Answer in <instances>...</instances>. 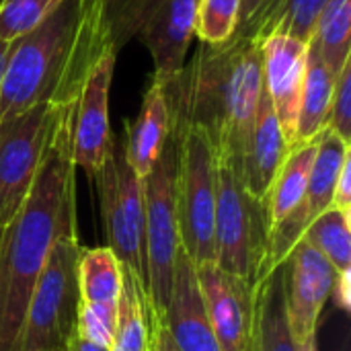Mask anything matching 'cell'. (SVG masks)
Here are the masks:
<instances>
[{
  "label": "cell",
  "instance_id": "8992f818",
  "mask_svg": "<svg viewBox=\"0 0 351 351\" xmlns=\"http://www.w3.org/2000/svg\"><path fill=\"white\" fill-rule=\"evenodd\" d=\"M177 171H179V140L169 134V140L154 162L152 171L142 179L144 187V237H146V274L148 302L154 319H162L169 306L175 259L179 251L177 222Z\"/></svg>",
  "mask_w": 351,
  "mask_h": 351
},
{
  "label": "cell",
  "instance_id": "d6a6232c",
  "mask_svg": "<svg viewBox=\"0 0 351 351\" xmlns=\"http://www.w3.org/2000/svg\"><path fill=\"white\" fill-rule=\"evenodd\" d=\"M269 0H243L241 6V21H239V35H247V31L253 27V23L257 21V16L261 14V10L267 6Z\"/></svg>",
  "mask_w": 351,
  "mask_h": 351
},
{
  "label": "cell",
  "instance_id": "e0dca14e",
  "mask_svg": "<svg viewBox=\"0 0 351 351\" xmlns=\"http://www.w3.org/2000/svg\"><path fill=\"white\" fill-rule=\"evenodd\" d=\"M169 134L171 117L165 97V84L160 78L152 76L144 90L140 111L136 113V117L125 121L123 156L140 179H144L152 171L169 140Z\"/></svg>",
  "mask_w": 351,
  "mask_h": 351
},
{
  "label": "cell",
  "instance_id": "836d02e7",
  "mask_svg": "<svg viewBox=\"0 0 351 351\" xmlns=\"http://www.w3.org/2000/svg\"><path fill=\"white\" fill-rule=\"evenodd\" d=\"M152 317V313H150ZM152 351H179L162 321L152 317Z\"/></svg>",
  "mask_w": 351,
  "mask_h": 351
},
{
  "label": "cell",
  "instance_id": "74e56055",
  "mask_svg": "<svg viewBox=\"0 0 351 351\" xmlns=\"http://www.w3.org/2000/svg\"><path fill=\"white\" fill-rule=\"evenodd\" d=\"M247 351H255V343H253V335H251V343H249V348Z\"/></svg>",
  "mask_w": 351,
  "mask_h": 351
},
{
  "label": "cell",
  "instance_id": "4316f807",
  "mask_svg": "<svg viewBox=\"0 0 351 351\" xmlns=\"http://www.w3.org/2000/svg\"><path fill=\"white\" fill-rule=\"evenodd\" d=\"M243 0H197L195 35L202 43L218 45L232 39L239 29Z\"/></svg>",
  "mask_w": 351,
  "mask_h": 351
},
{
  "label": "cell",
  "instance_id": "6da1fadb",
  "mask_svg": "<svg viewBox=\"0 0 351 351\" xmlns=\"http://www.w3.org/2000/svg\"><path fill=\"white\" fill-rule=\"evenodd\" d=\"M74 103L58 107L31 191L16 216L0 228V351H19L35 282L60 234L74 222Z\"/></svg>",
  "mask_w": 351,
  "mask_h": 351
},
{
  "label": "cell",
  "instance_id": "cb8c5ba5",
  "mask_svg": "<svg viewBox=\"0 0 351 351\" xmlns=\"http://www.w3.org/2000/svg\"><path fill=\"white\" fill-rule=\"evenodd\" d=\"M325 2L327 0H269L243 37L261 43L269 35H288L308 43Z\"/></svg>",
  "mask_w": 351,
  "mask_h": 351
},
{
  "label": "cell",
  "instance_id": "52a82bcc",
  "mask_svg": "<svg viewBox=\"0 0 351 351\" xmlns=\"http://www.w3.org/2000/svg\"><path fill=\"white\" fill-rule=\"evenodd\" d=\"M175 138L179 140V245L195 267L216 263V152L212 140L199 128H187Z\"/></svg>",
  "mask_w": 351,
  "mask_h": 351
},
{
  "label": "cell",
  "instance_id": "9c48e42d",
  "mask_svg": "<svg viewBox=\"0 0 351 351\" xmlns=\"http://www.w3.org/2000/svg\"><path fill=\"white\" fill-rule=\"evenodd\" d=\"M99 185L101 210L109 249L142 284L148 296L146 274V237H144V187L123 156V146L115 142L107 160L93 177ZM150 304V302H148Z\"/></svg>",
  "mask_w": 351,
  "mask_h": 351
},
{
  "label": "cell",
  "instance_id": "8fae6325",
  "mask_svg": "<svg viewBox=\"0 0 351 351\" xmlns=\"http://www.w3.org/2000/svg\"><path fill=\"white\" fill-rule=\"evenodd\" d=\"M117 49L107 45L88 72L72 113V160L86 175L95 177L115 146L109 121V93Z\"/></svg>",
  "mask_w": 351,
  "mask_h": 351
},
{
  "label": "cell",
  "instance_id": "7402d4cb",
  "mask_svg": "<svg viewBox=\"0 0 351 351\" xmlns=\"http://www.w3.org/2000/svg\"><path fill=\"white\" fill-rule=\"evenodd\" d=\"M111 351H152V317L138 278L121 267V294Z\"/></svg>",
  "mask_w": 351,
  "mask_h": 351
},
{
  "label": "cell",
  "instance_id": "5b68a950",
  "mask_svg": "<svg viewBox=\"0 0 351 351\" xmlns=\"http://www.w3.org/2000/svg\"><path fill=\"white\" fill-rule=\"evenodd\" d=\"M197 0H107L105 16L113 47L138 39L154 62V76L171 80L187 62L195 35Z\"/></svg>",
  "mask_w": 351,
  "mask_h": 351
},
{
  "label": "cell",
  "instance_id": "ac0fdd59",
  "mask_svg": "<svg viewBox=\"0 0 351 351\" xmlns=\"http://www.w3.org/2000/svg\"><path fill=\"white\" fill-rule=\"evenodd\" d=\"M253 343L255 351H298L286 313V263L255 284Z\"/></svg>",
  "mask_w": 351,
  "mask_h": 351
},
{
  "label": "cell",
  "instance_id": "484cf974",
  "mask_svg": "<svg viewBox=\"0 0 351 351\" xmlns=\"http://www.w3.org/2000/svg\"><path fill=\"white\" fill-rule=\"evenodd\" d=\"M351 212L329 208L319 214L304 230V241L315 247L335 271L351 269Z\"/></svg>",
  "mask_w": 351,
  "mask_h": 351
},
{
  "label": "cell",
  "instance_id": "3957f363",
  "mask_svg": "<svg viewBox=\"0 0 351 351\" xmlns=\"http://www.w3.org/2000/svg\"><path fill=\"white\" fill-rule=\"evenodd\" d=\"M105 2L62 0L39 27L10 43L0 80V121L41 103H76L95 62L111 45Z\"/></svg>",
  "mask_w": 351,
  "mask_h": 351
},
{
  "label": "cell",
  "instance_id": "7c38bea8",
  "mask_svg": "<svg viewBox=\"0 0 351 351\" xmlns=\"http://www.w3.org/2000/svg\"><path fill=\"white\" fill-rule=\"evenodd\" d=\"M337 271L304 239L286 259V313L296 346L317 335L319 317L331 298Z\"/></svg>",
  "mask_w": 351,
  "mask_h": 351
},
{
  "label": "cell",
  "instance_id": "7a4b0ae2",
  "mask_svg": "<svg viewBox=\"0 0 351 351\" xmlns=\"http://www.w3.org/2000/svg\"><path fill=\"white\" fill-rule=\"evenodd\" d=\"M171 134L199 128L212 140L216 160H241L263 90L259 43L232 35L226 43H202L181 72L165 80Z\"/></svg>",
  "mask_w": 351,
  "mask_h": 351
},
{
  "label": "cell",
  "instance_id": "44dd1931",
  "mask_svg": "<svg viewBox=\"0 0 351 351\" xmlns=\"http://www.w3.org/2000/svg\"><path fill=\"white\" fill-rule=\"evenodd\" d=\"M315 152H317V140L288 150L265 199L267 230L278 222H282L286 216H290L304 202Z\"/></svg>",
  "mask_w": 351,
  "mask_h": 351
},
{
  "label": "cell",
  "instance_id": "83f0119b",
  "mask_svg": "<svg viewBox=\"0 0 351 351\" xmlns=\"http://www.w3.org/2000/svg\"><path fill=\"white\" fill-rule=\"evenodd\" d=\"M62 0H2L0 41L12 43L39 27Z\"/></svg>",
  "mask_w": 351,
  "mask_h": 351
},
{
  "label": "cell",
  "instance_id": "f1b7e54d",
  "mask_svg": "<svg viewBox=\"0 0 351 351\" xmlns=\"http://www.w3.org/2000/svg\"><path fill=\"white\" fill-rule=\"evenodd\" d=\"M327 128L333 130L346 142H351V60L339 70L335 78Z\"/></svg>",
  "mask_w": 351,
  "mask_h": 351
},
{
  "label": "cell",
  "instance_id": "4dcf8cb0",
  "mask_svg": "<svg viewBox=\"0 0 351 351\" xmlns=\"http://www.w3.org/2000/svg\"><path fill=\"white\" fill-rule=\"evenodd\" d=\"M333 208L341 210V212H351V154L346 158L337 185H335V193H333Z\"/></svg>",
  "mask_w": 351,
  "mask_h": 351
},
{
  "label": "cell",
  "instance_id": "603a6c76",
  "mask_svg": "<svg viewBox=\"0 0 351 351\" xmlns=\"http://www.w3.org/2000/svg\"><path fill=\"white\" fill-rule=\"evenodd\" d=\"M350 154V142L339 138L333 130L325 128L321 136L317 138V152L313 158L306 195H304V208H306L311 222L333 206L335 185L341 173V167Z\"/></svg>",
  "mask_w": 351,
  "mask_h": 351
},
{
  "label": "cell",
  "instance_id": "5bb4252c",
  "mask_svg": "<svg viewBox=\"0 0 351 351\" xmlns=\"http://www.w3.org/2000/svg\"><path fill=\"white\" fill-rule=\"evenodd\" d=\"M259 49L263 90L267 93L284 138L292 148L306 76L308 43L288 35H269L259 43Z\"/></svg>",
  "mask_w": 351,
  "mask_h": 351
},
{
  "label": "cell",
  "instance_id": "ba28073f",
  "mask_svg": "<svg viewBox=\"0 0 351 351\" xmlns=\"http://www.w3.org/2000/svg\"><path fill=\"white\" fill-rule=\"evenodd\" d=\"M216 162V265L255 286L267 243L265 208L247 193L232 162Z\"/></svg>",
  "mask_w": 351,
  "mask_h": 351
},
{
  "label": "cell",
  "instance_id": "d590c367",
  "mask_svg": "<svg viewBox=\"0 0 351 351\" xmlns=\"http://www.w3.org/2000/svg\"><path fill=\"white\" fill-rule=\"evenodd\" d=\"M8 49H10V43H4V41H0V80H2V72H4L6 58H8Z\"/></svg>",
  "mask_w": 351,
  "mask_h": 351
},
{
  "label": "cell",
  "instance_id": "ffe728a7",
  "mask_svg": "<svg viewBox=\"0 0 351 351\" xmlns=\"http://www.w3.org/2000/svg\"><path fill=\"white\" fill-rule=\"evenodd\" d=\"M335 78L325 64L317 43L308 41V56H306V76L298 107V121H296V134H294V146L315 142L321 132L327 128V117L331 109V97L335 88Z\"/></svg>",
  "mask_w": 351,
  "mask_h": 351
},
{
  "label": "cell",
  "instance_id": "f546056e",
  "mask_svg": "<svg viewBox=\"0 0 351 351\" xmlns=\"http://www.w3.org/2000/svg\"><path fill=\"white\" fill-rule=\"evenodd\" d=\"M113 333H115V327L109 321H105L93 308L84 306L80 302V308H78V327H76V335L78 337L111 350V346H113Z\"/></svg>",
  "mask_w": 351,
  "mask_h": 351
},
{
  "label": "cell",
  "instance_id": "4fadbf2b",
  "mask_svg": "<svg viewBox=\"0 0 351 351\" xmlns=\"http://www.w3.org/2000/svg\"><path fill=\"white\" fill-rule=\"evenodd\" d=\"M204 306L222 351H247L253 335V290L243 278L216 263L195 267Z\"/></svg>",
  "mask_w": 351,
  "mask_h": 351
},
{
  "label": "cell",
  "instance_id": "2e32d148",
  "mask_svg": "<svg viewBox=\"0 0 351 351\" xmlns=\"http://www.w3.org/2000/svg\"><path fill=\"white\" fill-rule=\"evenodd\" d=\"M290 150V144L284 138L278 115L265 90L257 105L255 121L245 146L241 160V179L247 193L265 208L267 193L274 185V179Z\"/></svg>",
  "mask_w": 351,
  "mask_h": 351
},
{
  "label": "cell",
  "instance_id": "e575fe53",
  "mask_svg": "<svg viewBox=\"0 0 351 351\" xmlns=\"http://www.w3.org/2000/svg\"><path fill=\"white\" fill-rule=\"evenodd\" d=\"M66 351H111L107 350V348H103V346H97V343H93V341H86V339H82V337H74L72 341H70V346H68V350Z\"/></svg>",
  "mask_w": 351,
  "mask_h": 351
},
{
  "label": "cell",
  "instance_id": "1f68e13d",
  "mask_svg": "<svg viewBox=\"0 0 351 351\" xmlns=\"http://www.w3.org/2000/svg\"><path fill=\"white\" fill-rule=\"evenodd\" d=\"M351 269L346 271H337L331 296L335 300V306H339L341 311H350L351 308Z\"/></svg>",
  "mask_w": 351,
  "mask_h": 351
},
{
  "label": "cell",
  "instance_id": "d6986e66",
  "mask_svg": "<svg viewBox=\"0 0 351 351\" xmlns=\"http://www.w3.org/2000/svg\"><path fill=\"white\" fill-rule=\"evenodd\" d=\"M78 290L80 302L115 327L121 294V263L109 247L80 249Z\"/></svg>",
  "mask_w": 351,
  "mask_h": 351
},
{
  "label": "cell",
  "instance_id": "9a60e30c",
  "mask_svg": "<svg viewBox=\"0 0 351 351\" xmlns=\"http://www.w3.org/2000/svg\"><path fill=\"white\" fill-rule=\"evenodd\" d=\"M160 321L169 329L179 351H222L204 306L195 265L181 245L175 259L169 306Z\"/></svg>",
  "mask_w": 351,
  "mask_h": 351
},
{
  "label": "cell",
  "instance_id": "d4e9b609",
  "mask_svg": "<svg viewBox=\"0 0 351 351\" xmlns=\"http://www.w3.org/2000/svg\"><path fill=\"white\" fill-rule=\"evenodd\" d=\"M351 0H327L319 12L313 41L333 74L351 60Z\"/></svg>",
  "mask_w": 351,
  "mask_h": 351
},
{
  "label": "cell",
  "instance_id": "277c9868",
  "mask_svg": "<svg viewBox=\"0 0 351 351\" xmlns=\"http://www.w3.org/2000/svg\"><path fill=\"white\" fill-rule=\"evenodd\" d=\"M80 249L76 232L60 234L53 243L29 298L19 351H66L76 337Z\"/></svg>",
  "mask_w": 351,
  "mask_h": 351
},
{
  "label": "cell",
  "instance_id": "30bf717a",
  "mask_svg": "<svg viewBox=\"0 0 351 351\" xmlns=\"http://www.w3.org/2000/svg\"><path fill=\"white\" fill-rule=\"evenodd\" d=\"M58 107L35 105L0 121V228L23 208L41 165Z\"/></svg>",
  "mask_w": 351,
  "mask_h": 351
},
{
  "label": "cell",
  "instance_id": "8d00e7d4",
  "mask_svg": "<svg viewBox=\"0 0 351 351\" xmlns=\"http://www.w3.org/2000/svg\"><path fill=\"white\" fill-rule=\"evenodd\" d=\"M298 351H319L317 350V335L311 337V339H306L304 343H300V346H298Z\"/></svg>",
  "mask_w": 351,
  "mask_h": 351
}]
</instances>
